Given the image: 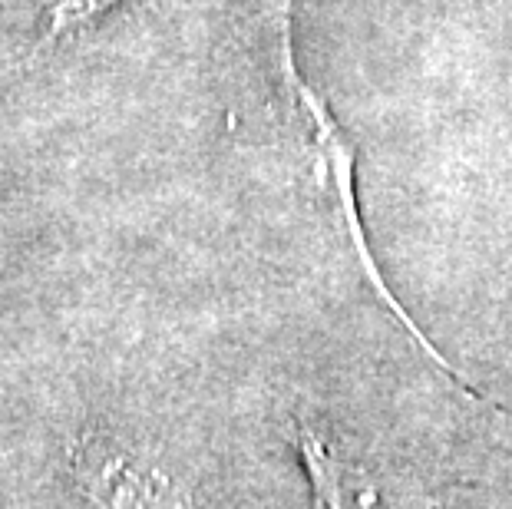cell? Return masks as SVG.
Listing matches in <instances>:
<instances>
[{"mask_svg":"<svg viewBox=\"0 0 512 509\" xmlns=\"http://www.w3.org/2000/svg\"><path fill=\"white\" fill-rule=\"evenodd\" d=\"M288 437L308 470L318 509H433V493L410 470L361 447L328 417L294 410Z\"/></svg>","mask_w":512,"mask_h":509,"instance_id":"2","label":"cell"},{"mask_svg":"<svg viewBox=\"0 0 512 509\" xmlns=\"http://www.w3.org/2000/svg\"><path fill=\"white\" fill-rule=\"evenodd\" d=\"M116 4L119 0H43V7H40L43 40L70 37L73 30H83L86 24H93L96 17H103L106 10Z\"/></svg>","mask_w":512,"mask_h":509,"instance_id":"4","label":"cell"},{"mask_svg":"<svg viewBox=\"0 0 512 509\" xmlns=\"http://www.w3.org/2000/svg\"><path fill=\"white\" fill-rule=\"evenodd\" d=\"M70 470L93 509H199L169 470L106 433H80L70 447Z\"/></svg>","mask_w":512,"mask_h":509,"instance_id":"3","label":"cell"},{"mask_svg":"<svg viewBox=\"0 0 512 509\" xmlns=\"http://www.w3.org/2000/svg\"><path fill=\"white\" fill-rule=\"evenodd\" d=\"M291 4L294 0H252L235 27L238 50H242V60L248 63V70L255 73L258 93H261V100H265L271 123H275V129H281V133H288L291 143L298 146L304 172H308L311 186L318 192L324 212H328L331 229L341 232L347 252L354 255L357 268H361L364 281L377 295L380 305L394 314V321L410 334V341L417 344L463 394H470L473 400H483V394L473 391V387L463 381V374L437 351V344L420 331V324L410 318V311L400 305L397 295L384 281V275H380L374 252H370V245H367L361 209H357L354 143H351V136H347V129L337 123L328 100H324L298 70L294 43H291Z\"/></svg>","mask_w":512,"mask_h":509,"instance_id":"1","label":"cell"}]
</instances>
